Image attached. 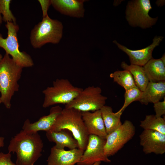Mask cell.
<instances>
[{
    "label": "cell",
    "mask_w": 165,
    "mask_h": 165,
    "mask_svg": "<svg viewBox=\"0 0 165 165\" xmlns=\"http://www.w3.org/2000/svg\"><path fill=\"white\" fill-rule=\"evenodd\" d=\"M43 147L38 132L22 130L12 138L8 149L9 153H16V165H34L41 156Z\"/></svg>",
    "instance_id": "obj_1"
},
{
    "label": "cell",
    "mask_w": 165,
    "mask_h": 165,
    "mask_svg": "<svg viewBox=\"0 0 165 165\" xmlns=\"http://www.w3.org/2000/svg\"><path fill=\"white\" fill-rule=\"evenodd\" d=\"M23 68L6 53L0 60V97L7 109L11 108L12 97L19 90Z\"/></svg>",
    "instance_id": "obj_2"
},
{
    "label": "cell",
    "mask_w": 165,
    "mask_h": 165,
    "mask_svg": "<svg viewBox=\"0 0 165 165\" xmlns=\"http://www.w3.org/2000/svg\"><path fill=\"white\" fill-rule=\"evenodd\" d=\"M63 129L72 133L78 142V148L85 150L89 134L82 120L81 112L74 108L62 109L50 130L57 131Z\"/></svg>",
    "instance_id": "obj_3"
},
{
    "label": "cell",
    "mask_w": 165,
    "mask_h": 165,
    "mask_svg": "<svg viewBox=\"0 0 165 165\" xmlns=\"http://www.w3.org/2000/svg\"><path fill=\"white\" fill-rule=\"evenodd\" d=\"M63 29L62 24L60 21L52 19L48 16L43 17L31 31L30 43L35 49L40 48L48 43L58 44L62 37Z\"/></svg>",
    "instance_id": "obj_4"
},
{
    "label": "cell",
    "mask_w": 165,
    "mask_h": 165,
    "mask_svg": "<svg viewBox=\"0 0 165 165\" xmlns=\"http://www.w3.org/2000/svg\"><path fill=\"white\" fill-rule=\"evenodd\" d=\"M82 89L74 86L68 79H57L53 82L52 86L43 90L44 97L42 107L46 108L56 104H69Z\"/></svg>",
    "instance_id": "obj_5"
},
{
    "label": "cell",
    "mask_w": 165,
    "mask_h": 165,
    "mask_svg": "<svg viewBox=\"0 0 165 165\" xmlns=\"http://www.w3.org/2000/svg\"><path fill=\"white\" fill-rule=\"evenodd\" d=\"M5 26L7 30V36L4 38L0 33V47L5 50L6 53L11 56L18 65L23 68L32 67L34 63L31 56L19 49L17 38V33L19 29L18 25L7 22Z\"/></svg>",
    "instance_id": "obj_6"
},
{
    "label": "cell",
    "mask_w": 165,
    "mask_h": 165,
    "mask_svg": "<svg viewBox=\"0 0 165 165\" xmlns=\"http://www.w3.org/2000/svg\"><path fill=\"white\" fill-rule=\"evenodd\" d=\"M98 86H89L83 89L71 102L65 105V108H74L81 112H94L105 105L107 97L101 94Z\"/></svg>",
    "instance_id": "obj_7"
},
{
    "label": "cell",
    "mask_w": 165,
    "mask_h": 165,
    "mask_svg": "<svg viewBox=\"0 0 165 165\" xmlns=\"http://www.w3.org/2000/svg\"><path fill=\"white\" fill-rule=\"evenodd\" d=\"M152 9L149 0H133L128 2L125 11L126 18L133 27L145 29L156 23L158 17L152 18L148 13Z\"/></svg>",
    "instance_id": "obj_8"
},
{
    "label": "cell",
    "mask_w": 165,
    "mask_h": 165,
    "mask_svg": "<svg viewBox=\"0 0 165 165\" xmlns=\"http://www.w3.org/2000/svg\"><path fill=\"white\" fill-rule=\"evenodd\" d=\"M135 132L133 123L126 120L116 130L108 134L104 147L106 156L108 157L114 155L133 137Z\"/></svg>",
    "instance_id": "obj_9"
},
{
    "label": "cell",
    "mask_w": 165,
    "mask_h": 165,
    "mask_svg": "<svg viewBox=\"0 0 165 165\" xmlns=\"http://www.w3.org/2000/svg\"><path fill=\"white\" fill-rule=\"evenodd\" d=\"M105 139L95 135H89L86 147L77 165H92L98 161L110 162L105 152Z\"/></svg>",
    "instance_id": "obj_10"
},
{
    "label": "cell",
    "mask_w": 165,
    "mask_h": 165,
    "mask_svg": "<svg viewBox=\"0 0 165 165\" xmlns=\"http://www.w3.org/2000/svg\"><path fill=\"white\" fill-rule=\"evenodd\" d=\"M163 38L160 36H155L151 44L143 49L136 50L130 49L119 44L116 40H114L113 42L128 56L130 64L143 67L153 58L152 53L154 49L159 46Z\"/></svg>",
    "instance_id": "obj_11"
},
{
    "label": "cell",
    "mask_w": 165,
    "mask_h": 165,
    "mask_svg": "<svg viewBox=\"0 0 165 165\" xmlns=\"http://www.w3.org/2000/svg\"><path fill=\"white\" fill-rule=\"evenodd\" d=\"M140 144L145 154L162 155L165 152V134L158 131L144 130L139 135Z\"/></svg>",
    "instance_id": "obj_12"
},
{
    "label": "cell",
    "mask_w": 165,
    "mask_h": 165,
    "mask_svg": "<svg viewBox=\"0 0 165 165\" xmlns=\"http://www.w3.org/2000/svg\"><path fill=\"white\" fill-rule=\"evenodd\" d=\"M83 152L78 148L65 150L53 146L48 158L47 165H75L79 161Z\"/></svg>",
    "instance_id": "obj_13"
},
{
    "label": "cell",
    "mask_w": 165,
    "mask_h": 165,
    "mask_svg": "<svg viewBox=\"0 0 165 165\" xmlns=\"http://www.w3.org/2000/svg\"><path fill=\"white\" fill-rule=\"evenodd\" d=\"M59 105L52 107L49 115L40 117L38 121L30 123L28 119H26L22 127V130L28 132H38L40 130L49 131L54 124L56 119L62 110Z\"/></svg>",
    "instance_id": "obj_14"
},
{
    "label": "cell",
    "mask_w": 165,
    "mask_h": 165,
    "mask_svg": "<svg viewBox=\"0 0 165 165\" xmlns=\"http://www.w3.org/2000/svg\"><path fill=\"white\" fill-rule=\"evenodd\" d=\"M82 116L89 135H95L106 139L107 134L100 110L92 112H82Z\"/></svg>",
    "instance_id": "obj_15"
},
{
    "label": "cell",
    "mask_w": 165,
    "mask_h": 165,
    "mask_svg": "<svg viewBox=\"0 0 165 165\" xmlns=\"http://www.w3.org/2000/svg\"><path fill=\"white\" fill-rule=\"evenodd\" d=\"M51 4L56 10L62 14L76 18L84 15V0H51Z\"/></svg>",
    "instance_id": "obj_16"
},
{
    "label": "cell",
    "mask_w": 165,
    "mask_h": 165,
    "mask_svg": "<svg viewBox=\"0 0 165 165\" xmlns=\"http://www.w3.org/2000/svg\"><path fill=\"white\" fill-rule=\"evenodd\" d=\"M46 136L50 142L55 143L54 146L59 149L67 147L70 149L78 148V142L69 130L63 129L57 131L46 132Z\"/></svg>",
    "instance_id": "obj_17"
},
{
    "label": "cell",
    "mask_w": 165,
    "mask_h": 165,
    "mask_svg": "<svg viewBox=\"0 0 165 165\" xmlns=\"http://www.w3.org/2000/svg\"><path fill=\"white\" fill-rule=\"evenodd\" d=\"M165 97V81L158 82H149L142 92L139 101L142 104L147 105L154 103Z\"/></svg>",
    "instance_id": "obj_18"
},
{
    "label": "cell",
    "mask_w": 165,
    "mask_h": 165,
    "mask_svg": "<svg viewBox=\"0 0 165 165\" xmlns=\"http://www.w3.org/2000/svg\"><path fill=\"white\" fill-rule=\"evenodd\" d=\"M143 67L149 82L165 81V64L160 58H152Z\"/></svg>",
    "instance_id": "obj_19"
},
{
    "label": "cell",
    "mask_w": 165,
    "mask_h": 165,
    "mask_svg": "<svg viewBox=\"0 0 165 165\" xmlns=\"http://www.w3.org/2000/svg\"><path fill=\"white\" fill-rule=\"evenodd\" d=\"M100 110L107 135L115 131L122 124L121 116L122 113H114L111 106L106 105Z\"/></svg>",
    "instance_id": "obj_20"
},
{
    "label": "cell",
    "mask_w": 165,
    "mask_h": 165,
    "mask_svg": "<svg viewBox=\"0 0 165 165\" xmlns=\"http://www.w3.org/2000/svg\"><path fill=\"white\" fill-rule=\"evenodd\" d=\"M121 66L123 70H128L130 72L136 86L142 92L143 91L149 82L143 67L131 64L129 65L125 61L122 62Z\"/></svg>",
    "instance_id": "obj_21"
},
{
    "label": "cell",
    "mask_w": 165,
    "mask_h": 165,
    "mask_svg": "<svg viewBox=\"0 0 165 165\" xmlns=\"http://www.w3.org/2000/svg\"><path fill=\"white\" fill-rule=\"evenodd\" d=\"M140 126L144 130L158 131L165 134V119L157 117L154 115L146 116L145 119L140 122Z\"/></svg>",
    "instance_id": "obj_22"
},
{
    "label": "cell",
    "mask_w": 165,
    "mask_h": 165,
    "mask_svg": "<svg viewBox=\"0 0 165 165\" xmlns=\"http://www.w3.org/2000/svg\"><path fill=\"white\" fill-rule=\"evenodd\" d=\"M110 77L125 91L136 86L132 75L128 70L117 71L111 73Z\"/></svg>",
    "instance_id": "obj_23"
},
{
    "label": "cell",
    "mask_w": 165,
    "mask_h": 165,
    "mask_svg": "<svg viewBox=\"0 0 165 165\" xmlns=\"http://www.w3.org/2000/svg\"><path fill=\"white\" fill-rule=\"evenodd\" d=\"M142 92L137 86L126 90L124 95V101L122 108L117 112L122 113L125 109L132 102L139 101Z\"/></svg>",
    "instance_id": "obj_24"
},
{
    "label": "cell",
    "mask_w": 165,
    "mask_h": 165,
    "mask_svg": "<svg viewBox=\"0 0 165 165\" xmlns=\"http://www.w3.org/2000/svg\"><path fill=\"white\" fill-rule=\"evenodd\" d=\"M11 2V0H0V13L3 21L16 24V19L10 8Z\"/></svg>",
    "instance_id": "obj_25"
},
{
    "label": "cell",
    "mask_w": 165,
    "mask_h": 165,
    "mask_svg": "<svg viewBox=\"0 0 165 165\" xmlns=\"http://www.w3.org/2000/svg\"><path fill=\"white\" fill-rule=\"evenodd\" d=\"M153 107L155 112V116L161 117L165 115V97L162 101H159L153 104Z\"/></svg>",
    "instance_id": "obj_26"
},
{
    "label": "cell",
    "mask_w": 165,
    "mask_h": 165,
    "mask_svg": "<svg viewBox=\"0 0 165 165\" xmlns=\"http://www.w3.org/2000/svg\"><path fill=\"white\" fill-rule=\"evenodd\" d=\"M11 154L0 152V165H16L11 160Z\"/></svg>",
    "instance_id": "obj_27"
},
{
    "label": "cell",
    "mask_w": 165,
    "mask_h": 165,
    "mask_svg": "<svg viewBox=\"0 0 165 165\" xmlns=\"http://www.w3.org/2000/svg\"><path fill=\"white\" fill-rule=\"evenodd\" d=\"M41 7L43 17L48 16V11L50 6L51 5V0H38Z\"/></svg>",
    "instance_id": "obj_28"
},
{
    "label": "cell",
    "mask_w": 165,
    "mask_h": 165,
    "mask_svg": "<svg viewBox=\"0 0 165 165\" xmlns=\"http://www.w3.org/2000/svg\"><path fill=\"white\" fill-rule=\"evenodd\" d=\"M4 138L0 137V148L3 147L4 145Z\"/></svg>",
    "instance_id": "obj_29"
},
{
    "label": "cell",
    "mask_w": 165,
    "mask_h": 165,
    "mask_svg": "<svg viewBox=\"0 0 165 165\" xmlns=\"http://www.w3.org/2000/svg\"><path fill=\"white\" fill-rule=\"evenodd\" d=\"M165 1L163 0H157L156 1V4L158 6H162L164 4Z\"/></svg>",
    "instance_id": "obj_30"
},
{
    "label": "cell",
    "mask_w": 165,
    "mask_h": 165,
    "mask_svg": "<svg viewBox=\"0 0 165 165\" xmlns=\"http://www.w3.org/2000/svg\"><path fill=\"white\" fill-rule=\"evenodd\" d=\"M160 59L163 62V63L165 64V53L162 55Z\"/></svg>",
    "instance_id": "obj_31"
},
{
    "label": "cell",
    "mask_w": 165,
    "mask_h": 165,
    "mask_svg": "<svg viewBox=\"0 0 165 165\" xmlns=\"http://www.w3.org/2000/svg\"><path fill=\"white\" fill-rule=\"evenodd\" d=\"M101 161H98L95 162L92 165H100L101 163Z\"/></svg>",
    "instance_id": "obj_32"
},
{
    "label": "cell",
    "mask_w": 165,
    "mask_h": 165,
    "mask_svg": "<svg viewBox=\"0 0 165 165\" xmlns=\"http://www.w3.org/2000/svg\"><path fill=\"white\" fill-rule=\"evenodd\" d=\"M2 17L0 13V26L1 25V24L2 22Z\"/></svg>",
    "instance_id": "obj_33"
},
{
    "label": "cell",
    "mask_w": 165,
    "mask_h": 165,
    "mask_svg": "<svg viewBox=\"0 0 165 165\" xmlns=\"http://www.w3.org/2000/svg\"><path fill=\"white\" fill-rule=\"evenodd\" d=\"M2 57L3 56L0 53V60L2 59Z\"/></svg>",
    "instance_id": "obj_34"
},
{
    "label": "cell",
    "mask_w": 165,
    "mask_h": 165,
    "mask_svg": "<svg viewBox=\"0 0 165 165\" xmlns=\"http://www.w3.org/2000/svg\"><path fill=\"white\" fill-rule=\"evenodd\" d=\"M1 103H2V102H1V98H0V104Z\"/></svg>",
    "instance_id": "obj_35"
}]
</instances>
